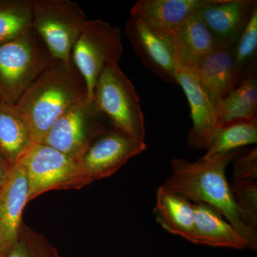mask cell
I'll use <instances>...</instances> for the list:
<instances>
[{"mask_svg": "<svg viewBox=\"0 0 257 257\" xmlns=\"http://www.w3.org/2000/svg\"><path fill=\"white\" fill-rule=\"evenodd\" d=\"M230 187L243 224L250 229L256 230L257 182L250 180L233 181Z\"/></svg>", "mask_w": 257, "mask_h": 257, "instance_id": "603a6c76", "label": "cell"}, {"mask_svg": "<svg viewBox=\"0 0 257 257\" xmlns=\"http://www.w3.org/2000/svg\"><path fill=\"white\" fill-rule=\"evenodd\" d=\"M20 161L28 178V202L48 191L81 188L92 182L80 161L42 143L32 144Z\"/></svg>", "mask_w": 257, "mask_h": 257, "instance_id": "8992f818", "label": "cell"}, {"mask_svg": "<svg viewBox=\"0 0 257 257\" xmlns=\"http://www.w3.org/2000/svg\"><path fill=\"white\" fill-rule=\"evenodd\" d=\"M12 169L13 167L8 165L6 161L0 155V192L8 182Z\"/></svg>", "mask_w": 257, "mask_h": 257, "instance_id": "4316f807", "label": "cell"}, {"mask_svg": "<svg viewBox=\"0 0 257 257\" xmlns=\"http://www.w3.org/2000/svg\"><path fill=\"white\" fill-rule=\"evenodd\" d=\"M0 257H3V256H2V254H1V251H0Z\"/></svg>", "mask_w": 257, "mask_h": 257, "instance_id": "83f0119b", "label": "cell"}, {"mask_svg": "<svg viewBox=\"0 0 257 257\" xmlns=\"http://www.w3.org/2000/svg\"><path fill=\"white\" fill-rule=\"evenodd\" d=\"M28 194L26 172L19 160L0 192V251L3 257L6 256L18 239L23 209L29 202Z\"/></svg>", "mask_w": 257, "mask_h": 257, "instance_id": "4fadbf2b", "label": "cell"}, {"mask_svg": "<svg viewBox=\"0 0 257 257\" xmlns=\"http://www.w3.org/2000/svg\"><path fill=\"white\" fill-rule=\"evenodd\" d=\"M218 0H139L130 11L162 33L175 32L193 14Z\"/></svg>", "mask_w": 257, "mask_h": 257, "instance_id": "9a60e30c", "label": "cell"}, {"mask_svg": "<svg viewBox=\"0 0 257 257\" xmlns=\"http://www.w3.org/2000/svg\"><path fill=\"white\" fill-rule=\"evenodd\" d=\"M87 94L85 80L73 61L52 59L14 106L28 121L34 143H42L56 120Z\"/></svg>", "mask_w": 257, "mask_h": 257, "instance_id": "7a4b0ae2", "label": "cell"}, {"mask_svg": "<svg viewBox=\"0 0 257 257\" xmlns=\"http://www.w3.org/2000/svg\"><path fill=\"white\" fill-rule=\"evenodd\" d=\"M153 212L157 222L164 229L189 241L194 224L192 202L161 186L157 191Z\"/></svg>", "mask_w": 257, "mask_h": 257, "instance_id": "ac0fdd59", "label": "cell"}, {"mask_svg": "<svg viewBox=\"0 0 257 257\" xmlns=\"http://www.w3.org/2000/svg\"><path fill=\"white\" fill-rule=\"evenodd\" d=\"M169 33L177 55L183 58L203 57L221 47L199 15V10L175 32Z\"/></svg>", "mask_w": 257, "mask_h": 257, "instance_id": "ffe728a7", "label": "cell"}, {"mask_svg": "<svg viewBox=\"0 0 257 257\" xmlns=\"http://www.w3.org/2000/svg\"><path fill=\"white\" fill-rule=\"evenodd\" d=\"M177 79L190 106L192 126L187 138L192 150H207L219 130L216 110L192 67L177 56Z\"/></svg>", "mask_w": 257, "mask_h": 257, "instance_id": "8fae6325", "label": "cell"}, {"mask_svg": "<svg viewBox=\"0 0 257 257\" xmlns=\"http://www.w3.org/2000/svg\"><path fill=\"white\" fill-rule=\"evenodd\" d=\"M257 9L234 46L235 62L241 76L256 67Z\"/></svg>", "mask_w": 257, "mask_h": 257, "instance_id": "cb8c5ba5", "label": "cell"}, {"mask_svg": "<svg viewBox=\"0 0 257 257\" xmlns=\"http://www.w3.org/2000/svg\"><path fill=\"white\" fill-rule=\"evenodd\" d=\"M93 98L112 127L145 142L146 128L140 98L119 64L103 69L96 80Z\"/></svg>", "mask_w": 257, "mask_h": 257, "instance_id": "277c9868", "label": "cell"}, {"mask_svg": "<svg viewBox=\"0 0 257 257\" xmlns=\"http://www.w3.org/2000/svg\"><path fill=\"white\" fill-rule=\"evenodd\" d=\"M233 181H256L257 150L253 149L235 159Z\"/></svg>", "mask_w": 257, "mask_h": 257, "instance_id": "484cf974", "label": "cell"}, {"mask_svg": "<svg viewBox=\"0 0 257 257\" xmlns=\"http://www.w3.org/2000/svg\"><path fill=\"white\" fill-rule=\"evenodd\" d=\"M106 121L109 122L94 99L87 96L56 120L42 143L80 160L93 142L106 130Z\"/></svg>", "mask_w": 257, "mask_h": 257, "instance_id": "52a82bcc", "label": "cell"}, {"mask_svg": "<svg viewBox=\"0 0 257 257\" xmlns=\"http://www.w3.org/2000/svg\"><path fill=\"white\" fill-rule=\"evenodd\" d=\"M257 142V118L219 128L203 157L224 155Z\"/></svg>", "mask_w": 257, "mask_h": 257, "instance_id": "7402d4cb", "label": "cell"}, {"mask_svg": "<svg viewBox=\"0 0 257 257\" xmlns=\"http://www.w3.org/2000/svg\"><path fill=\"white\" fill-rule=\"evenodd\" d=\"M5 257H59V255L40 235L22 226L16 243Z\"/></svg>", "mask_w": 257, "mask_h": 257, "instance_id": "d4e9b609", "label": "cell"}, {"mask_svg": "<svg viewBox=\"0 0 257 257\" xmlns=\"http://www.w3.org/2000/svg\"><path fill=\"white\" fill-rule=\"evenodd\" d=\"M245 152L235 150L224 155L202 157L196 162L173 159L171 162L172 175L162 186L194 204L204 203L214 208L247 239L250 249L256 251L257 231L245 226L240 219L226 176L230 162Z\"/></svg>", "mask_w": 257, "mask_h": 257, "instance_id": "6da1fadb", "label": "cell"}, {"mask_svg": "<svg viewBox=\"0 0 257 257\" xmlns=\"http://www.w3.org/2000/svg\"><path fill=\"white\" fill-rule=\"evenodd\" d=\"M147 149L140 141L111 126L106 128L80 159L84 172L92 182L110 177L130 159Z\"/></svg>", "mask_w": 257, "mask_h": 257, "instance_id": "30bf717a", "label": "cell"}, {"mask_svg": "<svg viewBox=\"0 0 257 257\" xmlns=\"http://www.w3.org/2000/svg\"><path fill=\"white\" fill-rule=\"evenodd\" d=\"M32 27L52 59L69 62L74 45L87 20L77 3L70 0H33Z\"/></svg>", "mask_w": 257, "mask_h": 257, "instance_id": "5b68a950", "label": "cell"}, {"mask_svg": "<svg viewBox=\"0 0 257 257\" xmlns=\"http://www.w3.org/2000/svg\"><path fill=\"white\" fill-rule=\"evenodd\" d=\"M52 60L33 27L0 45V102L14 106Z\"/></svg>", "mask_w": 257, "mask_h": 257, "instance_id": "3957f363", "label": "cell"}, {"mask_svg": "<svg viewBox=\"0 0 257 257\" xmlns=\"http://www.w3.org/2000/svg\"><path fill=\"white\" fill-rule=\"evenodd\" d=\"M177 56L194 69L215 110L242 78L235 62L234 47H219L197 58Z\"/></svg>", "mask_w": 257, "mask_h": 257, "instance_id": "7c38bea8", "label": "cell"}, {"mask_svg": "<svg viewBox=\"0 0 257 257\" xmlns=\"http://www.w3.org/2000/svg\"><path fill=\"white\" fill-rule=\"evenodd\" d=\"M123 54L121 32L101 20H87L74 45L72 60L85 80L87 96L94 99L96 80L103 69L119 64Z\"/></svg>", "mask_w": 257, "mask_h": 257, "instance_id": "ba28073f", "label": "cell"}, {"mask_svg": "<svg viewBox=\"0 0 257 257\" xmlns=\"http://www.w3.org/2000/svg\"><path fill=\"white\" fill-rule=\"evenodd\" d=\"M33 0H0V45L32 28Z\"/></svg>", "mask_w": 257, "mask_h": 257, "instance_id": "44dd1931", "label": "cell"}, {"mask_svg": "<svg viewBox=\"0 0 257 257\" xmlns=\"http://www.w3.org/2000/svg\"><path fill=\"white\" fill-rule=\"evenodd\" d=\"M194 224L190 242L213 247L250 248L247 239L214 208L204 203L194 204Z\"/></svg>", "mask_w": 257, "mask_h": 257, "instance_id": "2e32d148", "label": "cell"}, {"mask_svg": "<svg viewBox=\"0 0 257 257\" xmlns=\"http://www.w3.org/2000/svg\"><path fill=\"white\" fill-rule=\"evenodd\" d=\"M34 143L31 130L15 107L0 102V155L13 167Z\"/></svg>", "mask_w": 257, "mask_h": 257, "instance_id": "d6986e66", "label": "cell"}, {"mask_svg": "<svg viewBox=\"0 0 257 257\" xmlns=\"http://www.w3.org/2000/svg\"><path fill=\"white\" fill-rule=\"evenodd\" d=\"M219 128L257 118L256 67L243 76L239 84L216 109Z\"/></svg>", "mask_w": 257, "mask_h": 257, "instance_id": "e0dca14e", "label": "cell"}, {"mask_svg": "<svg viewBox=\"0 0 257 257\" xmlns=\"http://www.w3.org/2000/svg\"><path fill=\"white\" fill-rule=\"evenodd\" d=\"M125 30L133 50L144 65L162 82L178 85L177 52L170 33L157 32L142 19L130 15Z\"/></svg>", "mask_w": 257, "mask_h": 257, "instance_id": "9c48e42d", "label": "cell"}, {"mask_svg": "<svg viewBox=\"0 0 257 257\" xmlns=\"http://www.w3.org/2000/svg\"><path fill=\"white\" fill-rule=\"evenodd\" d=\"M256 9V0H218L199 14L219 47H233Z\"/></svg>", "mask_w": 257, "mask_h": 257, "instance_id": "5bb4252c", "label": "cell"}]
</instances>
